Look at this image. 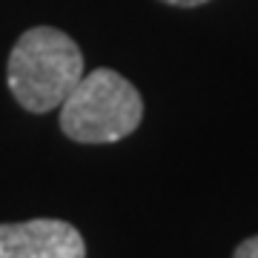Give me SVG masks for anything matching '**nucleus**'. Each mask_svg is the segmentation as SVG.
Instances as JSON below:
<instances>
[{"instance_id":"obj_1","label":"nucleus","mask_w":258,"mask_h":258,"mask_svg":"<svg viewBox=\"0 0 258 258\" xmlns=\"http://www.w3.org/2000/svg\"><path fill=\"white\" fill-rule=\"evenodd\" d=\"M83 78V55L72 37L52 26L26 29L6 63V83L29 112H52Z\"/></svg>"},{"instance_id":"obj_2","label":"nucleus","mask_w":258,"mask_h":258,"mask_svg":"<svg viewBox=\"0 0 258 258\" xmlns=\"http://www.w3.org/2000/svg\"><path fill=\"white\" fill-rule=\"evenodd\" d=\"M144 120V98L115 69L83 72L60 103V129L78 144H112L132 135Z\"/></svg>"},{"instance_id":"obj_3","label":"nucleus","mask_w":258,"mask_h":258,"mask_svg":"<svg viewBox=\"0 0 258 258\" xmlns=\"http://www.w3.org/2000/svg\"><path fill=\"white\" fill-rule=\"evenodd\" d=\"M0 258H86V241L57 218L0 224Z\"/></svg>"},{"instance_id":"obj_4","label":"nucleus","mask_w":258,"mask_h":258,"mask_svg":"<svg viewBox=\"0 0 258 258\" xmlns=\"http://www.w3.org/2000/svg\"><path fill=\"white\" fill-rule=\"evenodd\" d=\"M232 258H258V235L241 241L238 247H235V252H232Z\"/></svg>"},{"instance_id":"obj_5","label":"nucleus","mask_w":258,"mask_h":258,"mask_svg":"<svg viewBox=\"0 0 258 258\" xmlns=\"http://www.w3.org/2000/svg\"><path fill=\"white\" fill-rule=\"evenodd\" d=\"M161 3H169V6H184V9H189V6H204V3H210V0H161Z\"/></svg>"}]
</instances>
